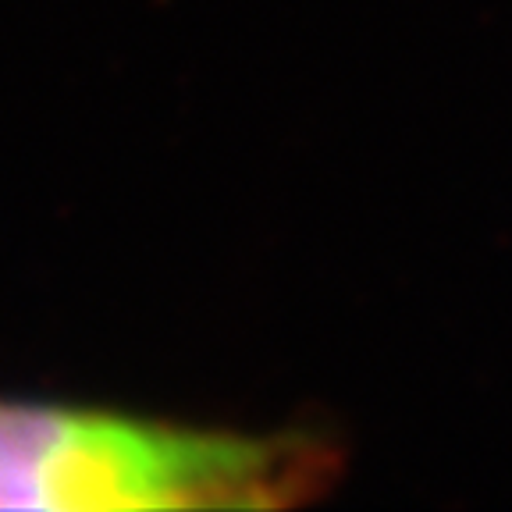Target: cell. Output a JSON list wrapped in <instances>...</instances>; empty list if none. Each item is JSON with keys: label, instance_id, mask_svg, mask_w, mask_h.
I'll return each instance as SVG.
<instances>
[{"label": "cell", "instance_id": "cell-1", "mask_svg": "<svg viewBox=\"0 0 512 512\" xmlns=\"http://www.w3.org/2000/svg\"><path fill=\"white\" fill-rule=\"evenodd\" d=\"M338 477L310 431L228 434L0 399V509H281Z\"/></svg>", "mask_w": 512, "mask_h": 512}]
</instances>
